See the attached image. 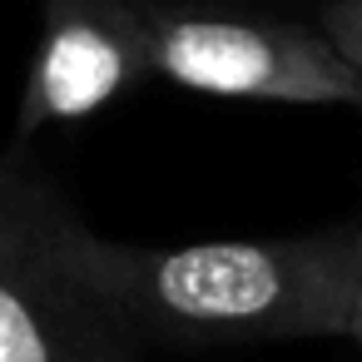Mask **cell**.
Masks as SVG:
<instances>
[{"mask_svg":"<svg viewBox=\"0 0 362 362\" xmlns=\"http://www.w3.org/2000/svg\"><path fill=\"white\" fill-rule=\"evenodd\" d=\"M100 293L144 342H298L347 337L362 288V228L337 223L288 238L115 243L85 228Z\"/></svg>","mask_w":362,"mask_h":362,"instance_id":"cell-1","label":"cell"},{"mask_svg":"<svg viewBox=\"0 0 362 362\" xmlns=\"http://www.w3.org/2000/svg\"><path fill=\"white\" fill-rule=\"evenodd\" d=\"M85 228L25 144L0 154V362H144L85 263Z\"/></svg>","mask_w":362,"mask_h":362,"instance_id":"cell-2","label":"cell"},{"mask_svg":"<svg viewBox=\"0 0 362 362\" xmlns=\"http://www.w3.org/2000/svg\"><path fill=\"white\" fill-rule=\"evenodd\" d=\"M149 80H169L194 95L253 100V105H357L362 65L337 50L322 25L184 6V0H139Z\"/></svg>","mask_w":362,"mask_h":362,"instance_id":"cell-3","label":"cell"},{"mask_svg":"<svg viewBox=\"0 0 362 362\" xmlns=\"http://www.w3.org/2000/svg\"><path fill=\"white\" fill-rule=\"evenodd\" d=\"M149 80L139 0H40V40L21 90L16 144L85 124Z\"/></svg>","mask_w":362,"mask_h":362,"instance_id":"cell-4","label":"cell"},{"mask_svg":"<svg viewBox=\"0 0 362 362\" xmlns=\"http://www.w3.org/2000/svg\"><path fill=\"white\" fill-rule=\"evenodd\" d=\"M317 25L337 40V50H342L347 60L362 65V0H322Z\"/></svg>","mask_w":362,"mask_h":362,"instance_id":"cell-5","label":"cell"},{"mask_svg":"<svg viewBox=\"0 0 362 362\" xmlns=\"http://www.w3.org/2000/svg\"><path fill=\"white\" fill-rule=\"evenodd\" d=\"M357 347H362V288H357V308H352V332H347Z\"/></svg>","mask_w":362,"mask_h":362,"instance_id":"cell-6","label":"cell"},{"mask_svg":"<svg viewBox=\"0 0 362 362\" xmlns=\"http://www.w3.org/2000/svg\"><path fill=\"white\" fill-rule=\"evenodd\" d=\"M154 6H164V0H154ZM184 6H209V0H184Z\"/></svg>","mask_w":362,"mask_h":362,"instance_id":"cell-7","label":"cell"},{"mask_svg":"<svg viewBox=\"0 0 362 362\" xmlns=\"http://www.w3.org/2000/svg\"><path fill=\"white\" fill-rule=\"evenodd\" d=\"M357 228H362V218H357Z\"/></svg>","mask_w":362,"mask_h":362,"instance_id":"cell-8","label":"cell"}]
</instances>
